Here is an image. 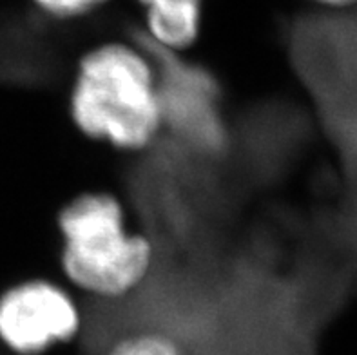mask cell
<instances>
[{"instance_id": "cell-6", "label": "cell", "mask_w": 357, "mask_h": 355, "mask_svg": "<svg viewBox=\"0 0 357 355\" xmlns=\"http://www.w3.org/2000/svg\"><path fill=\"white\" fill-rule=\"evenodd\" d=\"M95 355H195L183 339L158 326H136L104 342Z\"/></svg>"}, {"instance_id": "cell-8", "label": "cell", "mask_w": 357, "mask_h": 355, "mask_svg": "<svg viewBox=\"0 0 357 355\" xmlns=\"http://www.w3.org/2000/svg\"><path fill=\"white\" fill-rule=\"evenodd\" d=\"M319 2H325V4L341 6V4H350V2H356V0H319Z\"/></svg>"}, {"instance_id": "cell-2", "label": "cell", "mask_w": 357, "mask_h": 355, "mask_svg": "<svg viewBox=\"0 0 357 355\" xmlns=\"http://www.w3.org/2000/svg\"><path fill=\"white\" fill-rule=\"evenodd\" d=\"M60 265L78 290L100 299H120L140 287L153 265L154 248L127 229L113 194L84 192L59 212Z\"/></svg>"}, {"instance_id": "cell-4", "label": "cell", "mask_w": 357, "mask_h": 355, "mask_svg": "<svg viewBox=\"0 0 357 355\" xmlns=\"http://www.w3.org/2000/svg\"><path fill=\"white\" fill-rule=\"evenodd\" d=\"M158 77L163 126L169 123L187 144L205 153L222 147L225 139L223 123L204 73L185 75V71H176L171 78H163L158 73Z\"/></svg>"}, {"instance_id": "cell-1", "label": "cell", "mask_w": 357, "mask_h": 355, "mask_svg": "<svg viewBox=\"0 0 357 355\" xmlns=\"http://www.w3.org/2000/svg\"><path fill=\"white\" fill-rule=\"evenodd\" d=\"M69 113L80 133L122 151L149 147L163 129L160 77L135 45L109 42L78 62Z\"/></svg>"}, {"instance_id": "cell-5", "label": "cell", "mask_w": 357, "mask_h": 355, "mask_svg": "<svg viewBox=\"0 0 357 355\" xmlns=\"http://www.w3.org/2000/svg\"><path fill=\"white\" fill-rule=\"evenodd\" d=\"M144 8L151 40L167 51L185 50L198 40L205 0H136Z\"/></svg>"}, {"instance_id": "cell-3", "label": "cell", "mask_w": 357, "mask_h": 355, "mask_svg": "<svg viewBox=\"0 0 357 355\" xmlns=\"http://www.w3.org/2000/svg\"><path fill=\"white\" fill-rule=\"evenodd\" d=\"M82 328L73 296L47 279H27L0 294V342L17 355H44Z\"/></svg>"}, {"instance_id": "cell-7", "label": "cell", "mask_w": 357, "mask_h": 355, "mask_svg": "<svg viewBox=\"0 0 357 355\" xmlns=\"http://www.w3.org/2000/svg\"><path fill=\"white\" fill-rule=\"evenodd\" d=\"M36 8L47 17L60 18H78L93 13L109 0H31Z\"/></svg>"}]
</instances>
